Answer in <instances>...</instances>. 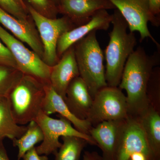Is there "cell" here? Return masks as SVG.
<instances>
[{
	"label": "cell",
	"instance_id": "1",
	"mask_svg": "<svg viewBox=\"0 0 160 160\" xmlns=\"http://www.w3.org/2000/svg\"><path fill=\"white\" fill-rule=\"evenodd\" d=\"M160 57V49L149 56L140 46L126 61L118 87L127 93L129 115L138 117L150 106L147 87L153 69L159 64Z\"/></svg>",
	"mask_w": 160,
	"mask_h": 160
},
{
	"label": "cell",
	"instance_id": "2",
	"mask_svg": "<svg viewBox=\"0 0 160 160\" xmlns=\"http://www.w3.org/2000/svg\"><path fill=\"white\" fill-rule=\"evenodd\" d=\"M112 16L113 27L109 33L110 39L105 50V78L107 86L118 87L124 66L134 50L137 40L134 32H127L128 23L118 9H114Z\"/></svg>",
	"mask_w": 160,
	"mask_h": 160
},
{
	"label": "cell",
	"instance_id": "3",
	"mask_svg": "<svg viewBox=\"0 0 160 160\" xmlns=\"http://www.w3.org/2000/svg\"><path fill=\"white\" fill-rule=\"evenodd\" d=\"M73 46L79 76L93 98L99 90L108 86L103 64L104 55L97 38L96 31L92 32Z\"/></svg>",
	"mask_w": 160,
	"mask_h": 160
},
{
	"label": "cell",
	"instance_id": "4",
	"mask_svg": "<svg viewBox=\"0 0 160 160\" xmlns=\"http://www.w3.org/2000/svg\"><path fill=\"white\" fill-rule=\"evenodd\" d=\"M44 84L35 78L23 74L7 96L15 121L25 125L33 121L40 111L45 92Z\"/></svg>",
	"mask_w": 160,
	"mask_h": 160
},
{
	"label": "cell",
	"instance_id": "5",
	"mask_svg": "<svg viewBox=\"0 0 160 160\" xmlns=\"http://www.w3.org/2000/svg\"><path fill=\"white\" fill-rule=\"evenodd\" d=\"M122 90L118 87L107 86L97 92L86 119L92 127L104 121L128 118L127 98Z\"/></svg>",
	"mask_w": 160,
	"mask_h": 160
},
{
	"label": "cell",
	"instance_id": "6",
	"mask_svg": "<svg viewBox=\"0 0 160 160\" xmlns=\"http://www.w3.org/2000/svg\"><path fill=\"white\" fill-rule=\"evenodd\" d=\"M0 40L9 49L16 64L17 69L23 74L30 76L44 85L50 84L51 67L38 55L28 49L0 25Z\"/></svg>",
	"mask_w": 160,
	"mask_h": 160
},
{
	"label": "cell",
	"instance_id": "7",
	"mask_svg": "<svg viewBox=\"0 0 160 160\" xmlns=\"http://www.w3.org/2000/svg\"><path fill=\"white\" fill-rule=\"evenodd\" d=\"M59 119H54L40 111L34 120L42 129L44 138L40 146L36 147L39 155H49L56 153L62 146L59 138L63 136H73L86 140L88 143L97 146L90 135L82 133L72 126V123L59 115Z\"/></svg>",
	"mask_w": 160,
	"mask_h": 160
},
{
	"label": "cell",
	"instance_id": "8",
	"mask_svg": "<svg viewBox=\"0 0 160 160\" xmlns=\"http://www.w3.org/2000/svg\"><path fill=\"white\" fill-rule=\"evenodd\" d=\"M26 8L39 33L43 47L42 59L48 66L52 67L58 62L57 52L58 40L63 33L72 29V22L66 17L60 18L46 17L29 5Z\"/></svg>",
	"mask_w": 160,
	"mask_h": 160
},
{
	"label": "cell",
	"instance_id": "9",
	"mask_svg": "<svg viewBox=\"0 0 160 160\" xmlns=\"http://www.w3.org/2000/svg\"><path fill=\"white\" fill-rule=\"evenodd\" d=\"M118 9L128 23L129 31H137L140 42L149 38L158 48L160 44L152 37L148 28V23L158 27L160 18L152 14L147 0H108Z\"/></svg>",
	"mask_w": 160,
	"mask_h": 160
},
{
	"label": "cell",
	"instance_id": "10",
	"mask_svg": "<svg viewBox=\"0 0 160 160\" xmlns=\"http://www.w3.org/2000/svg\"><path fill=\"white\" fill-rule=\"evenodd\" d=\"M137 152L145 154L148 160H154L138 118L129 115L123 125L117 160H129Z\"/></svg>",
	"mask_w": 160,
	"mask_h": 160
},
{
	"label": "cell",
	"instance_id": "11",
	"mask_svg": "<svg viewBox=\"0 0 160 160\" xmlns=\"http://www.w3.org/2000/svg\"><path fill=\"white\" fill-rule=\"evenodd\" d=\"M125 119L104 121L89 130V135L102 152L104 160H117Z\"/></svg>",
	"mask_w": 160,
	"mask_h": 160
},
{
	"label": "cell",
	"instance_id": "12",
	"mask_svg": "<svg viewBox=\"0 0 160 160\" xmlns=\"http://www.w3.org/2000/svg\"><path fill=\"white\" fill-rule=\"evenodd\" d=\"M112 20V14H109L107 10L102 9L97 12L88 22L63 33L58 40L57 46L58 57L62 55L70 47L92 32L107 30Z\"/></svg>",
	"mask_w": 160,
	"mask_h": 160
},
{
	"label": "cell",
	"instance_id": "13",
	"mask_svg": "<svg viewBox=\"0 0 160 160\" xmlns=\"http://www.w3.org/2000/svg\"><path fill=\"white\" fill-rule=\"evenodd\" d=\"M79 76V72L73 46L66 50L61 59L51 67L49 82L56 92L64 100L69 84L75 78Z\"/></svg>",
	"mask_w": 160,
	"mask_h": 160
},
{
	"label": "cell",
	"instance_id": "14",
	"mask_svg": "<svg viewBox=\"0 0 160 160\" xmlns=\"http://www.w3.org/2000/svg\"><path fill=\"white\" fill-rule=\"evenodd\" d=\"M115 9L108 0H59L60 12L79 26L88 22L99 10Z\"/></svg>",
	"mask_w": 160,
	"mask_h": 160
},
{
	"label": "cell",
	"instance_id": "15",
	"mask_svg": "<svg viewBox=\"0 0 160 160\" xmlns=\"http://www.w3.org/2000/svg\"><path fill=\"white\" fill-rule=\"evenodd\" d=\"M0 24L18 39L26 43L42 59V44L36 30L29 21L18 19L0 8Z\"/></svg>",
	"mask_w": 160,
	"mask_h": 160
},
{
	"label": "cell",
	"instance_id": "16",
	"mask_svg": "<svg viewBox=\"0 0 160 160\" xmlns=\"http://www.w3.org/2000/svg\"><path fill=\"white\" fill-rule=\"evenodd\" d=\"M44 89L45 95L42 111L49 116L53 113H58L69 120L78 131L89 135V130L92 126L89 121L80 119L72 114L62 98L56 92L50 84L44 85Z\"/></svg>",
	"mask_w": 160,
	"mask_h": 160
},
{
	"label": "cell",
	"instance_id": "17",
	"mask_svg": "<svg viewBox=\"0 0 160 160\" xmlns=\"http://www.w3.org/2000/svg\"><path fill=\"white\" fill-rule=\"evenodd\" d=\"M64 101L72 114L80 119L86 120L92 106L93 98L86 83L79 76L69 84Z\"/></svg>",
	"mask_w": 160,
	"mask_h": 160
},
{
	"label": "cell",
	"instance_id": "18",
	"mask_svg": "<svg viewBox=\"0 0 160 160\" xmlns=\"http://www.w3.org/2000/svg\"><path fill=\"white\" fill-rule=\"evenodd\" d=\"M146 135L154 160H160V114L159 110L150 105L138 117Z\"/></svg>",
	"mask_w": 160,
	"mask_h": 160
},
{
	"label": "cell",
	"instance_id": "19",
	"mask_svg": "<svg viewBox=\"0 0 160 160\" xmlns=\"http://www.w3.org/2000/svg\"><path fill=\"white\" fill-rule=\"evenodd\" d=\"M27 129V126L18 125L15 121L7 98H0V141L5 138H18Z\"/></svg>",
	"mask_w": 160,
	"mask_h": 160
},
{
	"label": "cell",
	"instance_id": "20",
	"mask_svg": "<svg viewBox=\"0 0 160 160\" xmlns=\"http://www.w3.org/2000/svg\"><path fill=\"white\" fill-rule=\"evenodd\" d=\"M29 123L26 132L21 137L12 140L13 146L18 149V160L22 158L27 151L42 142L44 138L42 131L38 123L34 120Z\"/></svg>",
	"mask_w": 160,
	"mask_h": 160
},
{
	"label": "cell",
	"instance_id": "21",
	"mask_svg": "<svg viewBox=\"0 0 160 160\" xmlns=\"http://www.w3.org/2000/svg\"><path fill=\"white\" fill-rule=\"evenodd\" d=\"M62 146L56 152L55 160H79L82 151L88 142L82 138L63 136Z\"/></svg>",
	"mask_w": 160,
	"mask_h": 160
},
{
	"label": "cell",
	"instance_id": "22",
	"mask_svg": "<svg viewBox=\"0 0 160 160\" xmlns=\"http://www.w3.org/2000/svg\"><path fill=\"white\" fill-rule=\"evenodd\" d=\"M22 75L17 69L0 66V98L7 97Z\"/></svg>",
	"mask_w": 160,
	"mask_h": 160
},
{
	"label": "cell",
	"instance_id": "23",
	"mask_svg": "<svg viewBox=\"0 0 160 160\" xmlns=\"http://www.w3.org/2000/svg\"><path fill=\"white\" fill-rule=\"evenodd\" d=\"M0 8L18 19L28 21L26 5L20 0H0Z\"/></svg>",
	"mask_w": 160,
	"mask_h": 160
},
{
	"label": "cell",
	"instance_id": "24",
	"mask_svg": "<svg viewBox=\"0 0 160 160\" xmlns=\"http://www.w3.org/2000/svg\"><path fill=\"white\" fill-rule=\"evenodd\" d=\"M29 5L36 10L47 17L50 13L55 12L56 9L49 0H27Z\"/></svg>",
	"mask_w": 160,
	"mask_h": 160
},
{
	"label": "cell",
	"instance_id": "25",
	"mask_svg": "<svg viewBox=\"0 0 160 160\" xmlns=\"http://www.w3.org/2000/svg\"><path fill=\"white\" fill-rule=\"evenodd\" d=\"M0 65L17 69L15 61L9 49L0 40Z\"/></svg>",
	"mask_w": 160,
	"mask_h": 160
},
{
	"label": "cell",
	"instance_id": "26",
	"mask_svg": "<svg viewBox=\"0 0 160 160\" xmlns=\"http://www.w3.org/2000/svg\"><path fill=\"white\" fill-rule=\"evenodd\" d=\"M23 160H49L47 155H41L38 153L36 147L32 148L25 153Z\"/></svg>",
	"mask_w": 160,
	"mask_h": 160
},
{
	"label": "cell",
	"instance_id": "27",
	"mask_svg": "<svg viewBox=\"0 0 160 160\" xmlns=\"http://www.w3.org/2000/svg\"><path fill=\"white\" fill-rule=\"evenodd\" d=\"M150 11L156 17L160 18V0H147Z\"/></svg>",
	"mask_w": 160,
	"mask_h": 160
},
{
	"label": "cell",
	"instance_id": "28",
	"mask_svg": "<svg viewBox=\"0 0 160 160\" xmlns=\"http://www.w3.org/2000/svg\"><path fill=\"white\" fill-rule=\"evenodd\" d=\"M83 160H104L96 152L85 151L83 155Z\"/></svg>",
	"mask_w": 160,
	"mask_h": 160
},
{
	"label": "cell",
	"instance_id": "29",
	"mask_svg": "<svg viewBox=\"0 0 160 160\" xmlns=\"http://www.w3.org/2000/svg\"><path fill=\"white\" fill-rule=\"evenodd\" d=\"M130 160H148L145 154L142 152H134L131 155Z\"/></svg>",
	"mask_w": 160,
	"mask_h": 160
},
{
	"label": "cell",
	"instance_id": "30",
	"mask_svg": "<svg viewBox=\"0 0 160 160\" xmlns=\"http://www.w3.org/2000/svg\"><path fill=\"white\" fill-rule=\"evenodd\" d=\"M0 160H9L5 147L2 143V140L0 141Z\"/></svg>",
	"mask_w": 160,
	"mask_h": 160
},
{
	"label": "cell",
	"instance_id": "31",
	"mask_svg": "<svg viewBox=\"0 0 160 160\" xmlns=\"http://www.w3.org/2000/svg\"><path fill=\"white\" fill-rule=\"evenodd\" d=\"M20 2H21L22 3V4H23V5H26V4H25V3L24 2H23V0H20Z\"/></svg>",
	"mask_w": 160,
	"mask_h": 160
},
{
	"label": "cell",
	"instance_id": "32",
	"mask_svg": "<svg viewBox=\"0 0 160 160\" xmlns=\"http://www.w3.org/2000/svg\"><path fill=\"white\" fill-rule=\"evenodd\" d=\"M129 160H130V159H129Z\"/></svg>",
	"mask_w": 160,
	"mask_h": 160
}]
</instances>
